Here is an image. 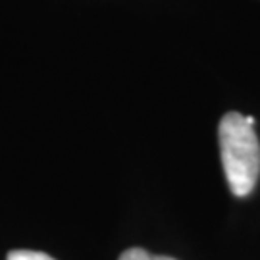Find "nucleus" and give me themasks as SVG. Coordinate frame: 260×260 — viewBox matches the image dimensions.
I'll use <instances>...</instances> for the list:
<instances>
[{
    "mask_svg": "<svg viewBox=\"0 0 260 260\" xmlns=\"http://www.w3.org/2000/svg\"><path fill=\"white\" fill-rule=\"evenodd\" d=\"M218 139L228 185L235 197H247L260 174V143L254 127L243 114L230 112L220 120Z\"/></svg>",
    "mask_w": 260,
    "mask_h": 260,
    "instance_id": "1",
    "label": "nucleus"
},
{
    "mask_svg": "<svg viewBox=\"0 0 260 260\" xmlns=\"http://www.w3.org/2000/svg\"><path fill=\"white\" fill-rule=\"evenodd\" d=\"M120 260H174V258H170V256H156V254L147 252L145 249L135 247V249H127L120 256Z\"/></svg>",
    "mask_w": 260,
    "mask_h": 260,
    "instance_id": "2",
    "label": "nucleus"
},
{
    "mask_svg": "<svg viewBox=\"0 0 260 260\" xmlns=\"http://www.w3.org/2000/svg\"><path fill=\"white\" fill-rule=\"evenodd\" d=\"M8 260H54L52 256H48L45 252H39V251H12L8 254Z\"/></svg>",
    "mask_w": 260,
    "mask_h": 260,
    "instance_id": "3",
    "label": "nucleus"
}]
</instances>
